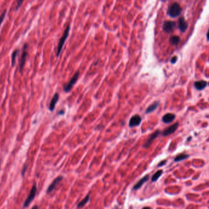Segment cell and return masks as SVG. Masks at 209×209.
Returning <instances> with one entry per match:
<instances>
[{
	"mask_svg": "<svg viewBox=\"0 0 209 209\" xmlns=\"http://www.w3.org/2000/svg\"><path fill=\"white\" fill-rule=\"evenodd\" d=\"M159 105V101L154 102L152 104L150 105L148 107V108L145 110V114H148L153 112L154 110H155L157 109Z\"/></svg>",
	"mask_w": 209,
	"mask_h": 209,
	"instance_id": "15",
	"label": "cell"
},
{
	"mask_svg": "<svg viewBox=\"0 0 209 209\" xmlns=\"http://www.w3.org/2000/svg\"><path fill=\"white\" fill-rule=\"evenodd\" d=\"M141 122H142V119L139 115L138 114L134 115L131 118L129 122V126L131 128L138 126L140 124Z\"/></svg>",
	"mask_w": 209,
	"mask_h": 209,
	"instance_id": "9",
	"label": "cell"
},
{
	"mask_svg": "<svg viewBox=\"0 0 209 209\" xmlns=\"http://www.w3.org/2000/svg\"><path fill=\"white\" fill-rule=\"evenodd\" d=\"M162 173H163V171H162V170H159V171H158L157 173L153 175V177H152V182H155V181H157V180L158 179V178L161 175Z\"/></svg>",
	"mask_w": 209,
	"mask_h": 209,
	"instance_id": "21",
	"label": "cell"
},
{
	"mask_svg": "<svg viewBox=\"0 0 209 209\" xmlns=\"http://www.w3.org/2000/svg\"><path fill=\"white\" fill-rule=\"evenodd\" d=\"M170 43L173 46H177L180 42V37L178 36H173L169 39Z\"/></svg>",
	"mask_w": 209,
	"mask_h": 209,
	"instance_id": "17",
	"label": "cell"
},
{
	"mask_svg": "<svg viewBox=\"0 0 209 209\" xmlns=\"http://www.w3.org/2000/svg\"><path fill=\"white\" fill-rule=\"evenodd\" d=\"M159 134H160V131H159V130H157L156 131H155V132L150 136V137L147 140V141L145 143L143 147H145V148L148 147L151 145V143L153 142V140L155 139L157 137L159 136Z\"/></svg>",
	"mask_w": 209,
	"mask_h": 209,
	"instance_id": "11",
	"label": "cell"
},
{
	"mask_svg": "<svg viewBox=\"0 0 209 209\" xmlns=\"http://www.w3.org/2000/svg\"><path fill=\"white\" fill-rule=\"evenodd\" d=\"M58 100H59V95L56 93L53 96L52 99L51 101V103H50L49 107V109L51 112H52L53 110L55 109V105L56 104L57 102L58 101Z\"/></svg>",
	"mask_w": 209,
	"mask_h": 209,
	"instance_id": "14",
	"label": "cell"
},
{
	"mask_svg": "<svg viewBox=\"0 0 209 209\" xmlns=\"http://www.w3.org/2000/svg\"><path fill=\"white\" fill-rule=\"evenodd\" d=\"M19 52V50L18 49H16L12 54V56H11V63H12V66H14L15 65L16 63V58Z\"/></svg>",
	"mask_w": 209,
	"mask_h": 209,
	"instance_id": "18",
	"label": "cell"
},
{
	"mask_svg": "<svg viewBox=\"0 0 209 209\" xmlns=\"http://www.w3.org/2000/svg\"><path fill=\"white\" fill-rule=\"evenodd\" d=\"M27 168H28V166H27V164H25L23 166V169H22V175L23 177L25 175V173L27 171Z\"/></svg>",
	"mask_w": 209,
	"mask_h": 209,
	"instance_id": "23",
	"label": "cell"
},
{
	"mask_svg": "<svg viewBox=\"0 0 209 209\" xmlns=\"http://www.w3.org/2000/svg\"><path fill=\"white\" fill-rule=\"evenodd\" d=\"M194 87L196 88V90H202L205 89L206 87L207 86V82L206 80H199V81H196L194 84Z\"/></svg>",
	"mask_w": 209,
	"mask_h": 209,
	"instance_id": "13",
	"label": "cell"
},
{
	"mask_svg": "<svg viewBox=\"0 0 209 209\" xmlns=\"http://www.w3.org/2000/svg\"><path fill=\"white\" fill-rule=\"evenodd\" d=\"M36 192H37V186H36V184L35 183L33 185L32 190H31V192H30L28 197L27 198V199L24 202V204H23V207L24 208L28 207L29 206V205L30 204V203L33 201L35 196L36 194Z\"/></svg>",
	"mask_w": 209,
	"mask_h": 209,
	"instance_id": "3",
	"label": "cell"
},
{
	"mask_svg": "<svg viewBox=\"0 0 209 209\" xmlns=\"http://www.w3.org/2000/svg\"><path fill=\"white\" fill-rule=\"evenodd\" d=\"M189 157V155H185V154H180L177 155V157L175 158V161H180L183 159H185L187 158H188Z\"/></svg>",
	"mask_w": 209,
	"mask_h": 209,
	"instance_id": "20",
	"label": "cell"
},
{
	"mask_svg": "<svg viewBox=\"0 0 209 209\" xmlns=\"http://www.w3.org/2000/svg\"><path fill=\"white\" fill-rule=\"evenodd\" d=\"M177 58H177V56H174V57H173L172 59H171V63L175 64V63L177 62Z\"/></svg>",
	"mask_w": 209,
	"mask_h": 209,
	"instance_id": "24",
	"label": "cell"
},
{
	"mask_svg": "<svg viewBox=\"0 0 209 209\" xmlns=\"http://www.w3.org/2000/svg\"><path fill=\"white\" fill-rule=\"evenodd\" d=\"M166 163V161H165V160H164V161H161L159 164V165H158V166H163L164 164H165V163Z\"/></svg>",
	"mask_w": 209,
	"mask_h": 209,
	"instance_id": "26",
	"label": "cell"
},
{
	"mask_svg": "<svg viewBox=\"0 0 209 209\" xmlns=\"http://www.w3.org/2000/svg\"><path fill=\"white\" fill-rule=\"evenodd\" d=\"M182 7L179 3L174 2L172 3L168 9V15L171 18L178 17L182 12Z\"/></svg>",
	"mask_w": 209,
	"mask_h": 209,
	"instance_id": "1",
	"label": "cell"
},
{
	"mask_svg": "<svg viewBox=\"0 0 209 209\" xmlns=\"http://www.w3.org/2000/svg\"><path fill=\"white\" fill-rule=\"evenodd\" d=\"M176 27V23L174 21L167 20L165 21L163 25V29L166 33H171L173 32Z\"/></svg>",
	"mask_w": 209,
	"mask_h": 209,
	"instance_id": "4",
	"label": "cell"
},
{
	"mask_svg": "<svg viewBox=\"0 0 209 209\" xmlns=\"http://www.w3.org/2000/svg\"><path fill=\"white\" fill-rule=\"evenodd\" d=\"M151 209L150 207H143V209Z\"/></svg>",
	"mask_w": 209,
	"mask_h": 209,
	"instance_id": "28",
	"label": "cell"
},
{
	"mask_svg": "<svg viewBox=\"0 0 209 209\" xmlns=\"http://www.w3.org/2000/svg\"><path fill=\"white\" fill-rule=\"evenodd\" d=\"M63 177L62 175H60L58 177H57L53 181L52 183H51V185L48 187L47 190V193L50 194L51 192L55 190V188H56V187L58 185V184H59V183L63 180Z\"/></svg>",
	"mask_w": 209,
	"mask_h": 209,
	"instance_id": "10",
	"label": "cell"
},
{
	"mask_svg": "<svg viewBox=\"0 0 209 209\" xmlns=\"http://www.w3.org/2000/svg\"><path fill=\"white\" fill-rule=\"evenodd\" d=\"M175 119V115L172 113H168L165 114L163 118H162V121L164 122V123H170L171 122H173Z\"/></svg>",
	"mask_w": 209,
	"mask_h": 209,
	"instance_id": "12",
	"label": "cell"
},
{
	"mask_svg": "<svg viewBox=\"0 0 209 209\" xmlns=\"http://www.w3.org/2000/svg\"><path fill=\"white\" fill-rule=\"evenodd\" d=\"M79 77V72L77 71L74 75V76L72 77V79H70V82L64 86V91L66 93H68L70 92V91L71 90V89L73 87V86L75 85V84L76 83V82L77 81Z\"/></svg>",
	"mask_w": 209,
	"mask_h": 209,
	"instance_id": "5",
	"label": "cell"
},
{
	"mask_svg": "<svg viewBox=\"0 0 209 209\" xmlns=\"http://www.w3.org/2000/svg\"><path fill=\"white\" fill-rule=\"evenodd\" d=\"M28 44H25L23 46V53L22 54L21 56V59L20 61V70L22 71L25 66V62H26V59H27V50H28Z\"/></svg>",
	"mask_w": 209,
	"mask_h": 209,
	"instance_id": "6",
	"label": "cell"
},
{
	"mask_svg": "<svg viewBox=\"0 0 209 209\" xmlns=\"http://www.w3.org/2000/svg\"><path fill=\"white\" fill-rule=\"evenodd\" d=\"M70 25H68L67 27V28H66V30H65V32L63 33V35L62 36V37H61V39H60V41L58 42V48H57V53H56V56H59L60 53L62 51L63 47L64 46V44L69 36V33H70Z\"/></svg>",
	"mask_w": 209,
	"mask_h": 209,
	"instance_id": "2",
	"label": "cell"
},
{
	"mask_svg": "<svg viewBox=\"0 0 209 209\" xmlns=\"http://www.w3.org/2000/svg\"><path fill=\"white\" fill-rule=\"evenodd\" d=\"M32 209H38V206H35Z\"/></svg>",
	"mask_w": 209,
	"mask_h": 209,
	"instance_id": "27",
	"label": "cell"
},
{
	"mask_svg": "<svg viewBox=\"0 0 209 209\" xmlns=\"http://www.w3.org/2000/svg\"><path fill=\"white\" fill-rule=\"evenodd\" d=\"M0 169H1V160H0Z\"/></svg>",
	"mask_w": 209,
	"mask_h": 209,
	"instance_id": "29",
	"label": "cell"
},
{
	"mask_svg": "<svg viewBox=\"0 0 209 209\" xmlns=\"http://www.w3.org/2000/svg\"><path fill=\"white\" fill-rule=\"evenodd\" d=\"M6 12H7L6 10H4V12L2 13V14H1V16H0V27H1V25L2 23L3 20H4V18L5 16H6Z\"/></svg>",
	"mask_w": 209,
	"mask_h": 209,
	"instance_id": "22",
	"label": "cell"
},
{
	"mask_svg": "<svg viewBox=\"0 0 209 209\" xmlns=\"http://www.w3.org/2000/svg\"><path fill=\"white\" fill-rule=\"evenodd\" d=\"M22 3H23V1H19L18 2L17 6V7H16V10H17L18 9V8L20 7V6L22 5Z\"/></svg>",
	"mask_w": 209,
	"mask_h": 209,
	"instance_id": "25",
	"label": "cell"
},
{
	"mask_svg": "<svg viewBox=\"0 0 209 209\" xmlns=\"http://www.w3.org/2000/svg\"><path fill=\"white\" fill-rule=\"evenodd\" d=\"M178 123H175L174 124H173V125L170 126L169 127H168V128H166V129H164L163 133L162 134L164 136H168L169 135H171L172 134H173L175 131L177 129L178 127Z\"/></svg>",
	"mask_w": 209,
	"mask_h": 209,
	"instance_id": "8",
	"label": "cell"
},
{
	"mask_svg": "<svg viewBox=\"0 0 209 209\" xmlns=\"http://www.w3.org/2000/svg\"><path fill=\"white\" fill-rule=\"evenodd\" d=\"M89 199H90V197H89V196L88 195V196H87L81 202H80L79 203V204H78V206H77V207L78 208H81V207H83L88 202V201H89Z\"/></svg>",
	"mask_w": 209,
	"mask_h": 209,
	"instance_id": "19",
	"label": "cell"
},
{
	"mask_svg": "<svg viewBox=\"0 0 209 209\" xmlns=\"http://www.w3.org/2000/svg\"><path fill=\"white\" fill-rule=\"evenodd\" d=\"M148 178H149V176H148V175H146V176L143 177L142 179H140L139 181V182L134 185L133 189H134V190H138V189H139L143 185V184L145 182H147V181L148 180Z\"/></svg>",
	"mask_w": 209,
	"mask_h": 209,
	"instance_id": "16",
	"label": "cell"
},
{
	"mask_svg": "<svg viewBox=\"0 0 209 209\" xmlns=\"http://www.w3.org/2000/svg\"><path fill=\"white\" fill-rule=\"evenodd\" d=\"M178 27L180 30V31L182 33H185L188 27V24L187 20L183 17L179 18L178 20Z\"/></svg>",
	"mask_w": 209,
	"mask_h": 209,
	"instance_id": "7",
	"label": "cell"
}]
</instances>
